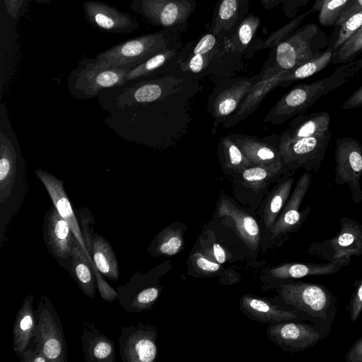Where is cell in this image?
Here are the masks:
<instances>
[{
    "label": "cell",
    "instance_id": "816d5d0a",
    "mask_svg": "<svg viewBox=\"0 0 362 362\" xmlns=\"http://www.w3.org/2000/svg\"><path fill=\"white\" fill-rule=\"evenodd\" d=\"M21 362H48L46 357L36 348H27L20 357Z\"/></svg>",
    "mask_w": 362,
    "mask_h": 362
},
{
    "label": "cell",
    "instance_id": "c3c4849f",
    "mask_svg": "<svg viewBox=\"0 0 362 362\" xmlns=\"http://www.w3.org/2000/svg\"><path fill=\"white\" fill-rule=\"evenodd\" d=\"M28 0H4L6 11L8 16L18 21L25 12Z\"/></svg>",
    "mask_w": 362,
    "mask_h": 362
},
{
    "label": "cell",
    "instance_id": "f546056e",
    "mask_svg": "<svg viewBox=\"0 0 362 362\" xmlns=\"http://www.w3.org/2000/svg\"><path fill=\"white\" fill-rule=\"evenodd\" d=\"M70 259V272L79 289L86 296L93 298L96 288L95 275L91 262L86 253L76 240Z\"/></svg>",
    "mask_w": 362,
    "mask_h": 362
},
{
    "label": "cell",
    "instance_id": "9a60e30c",
    "mask_svg": "<svg viewBox=\"0 0 362 362\" xmlns=\"http://www.w3.org/2000/svg\"><path fill=\"white\" fill-rule=\"evenodd\" d=\"M83 8L88 23L101 32L129 34L139 28L137 20L132 15L106 3L86 0L83 2Z\"/></svg>",
    "mask_w": 362,
    "mask_h": 362
},
{
    "label": "cell",
    "instance_id": "ab89813d",
    "mask_svg": "<svg viewBox=\"0 0 362 362\" xmlns=\"http://www.w3.org/2000/svg\"><path fill=\"white\" fill-rule=\"evenodd\" d=\"M224 167L240 173L245 168L253 165L243 154L235 141L229 138L221 139Z\"/></svg>",
    "mask_w": 362,
    "mask_h": 362
},
{
    "label": "cell",
    "instance_id": "1f68e13d",
    "mask_svg": "<svg viewBox=\"0 0 362 362\" xmlns=\"http://www.w3.org/2000/svg\"><path fill=\"white\" fill-rule=\"evenodd\" d=\"M183 246L182 229L169 226L155 236L147 251L151 257L173 256L178 253Z\"/></svg>",
    "mask_w": 362,
    "mask_h": 362
},
{
    "label": "cell",
    "instance_id": "7bdbcfd3",
    "mask_svg": "<svg viewBox=\"0 0 362 362\" xmlns=\"http://www.w3.org/2000/svg\"><path fill=\"white\" fill-rule=\"evenodd\" d=\"M349 0H322L319 23L323 26H334Z\"/></svg>",
    "mask_w": 362,
    "mask_h": 362
},
{
    "label": "cell",
    "instance_id": "4316f807",
    "mask_svg": "<svg viewBox=\"0 0 362 362\" xmlns=\"http://www.w3.org/2000/svg\"><path fill=\"white\" fill-rule=\"evenodd\" d=\"M350 263L351 262L346 260L328 262L323 264L286 263L272 268L269 270V274L272 277L280 279L330 275L337 273L343 267L348 266Z\"/></svg>",
    "mask_w": 362,
    "mask_h": 362
},
{
    "label": "cell",
    "instance_id": "f907efd6",
    "mask_svg": "<svg viewBox=\"0 0 362 362\" xmlns=\"http://www.w3.org/2000/svg\"><path fill=\"white\" fill-rule=\"evenodd\" d=\"M362 107V86L351 93L341 105V110H346Z\"/></svg>",
    "mask_w": 362,
    "mask_h": 362
},
{
    "label": "cell",
    "instance_id": "f5cc1de1",
    "mask_svg": "<svg viewBox=\"0 0 362 362\" xmlns=\"http://www.w3.org/2000/svg\"><path fill=\"white\" fill-rule=\"evenodd\" d=\"M347 362H362V337L351 347L346 355Z\"/></svg>",
    "mask_w": 362,
    "mask_h": 362
},
{
    "label": "cell",
    "instance_id": "30bf717a",
    "mask_svg": "<svg viewBox=\"0 0 362 362\" xmlns=\"http://www.w3.org/2000/svg\"><path fill=\"white\" fill-rule=\"evenodd\" d=\"M129 69L109 65L94 59H83L73 71L74 87L87 95L124 84Z\"/></svg>",
    "mask_w": 362,
    "mask_h": 362
},
{
    "label": "cell",
    "instance_id": "d6986e66",
    "mask_svg": "<svg viewBox=\"0 0 362 362\" xmlns=\"http://www.w3.org/2000/svg\"><path fill=\"white\" fill-rule=\"evenodd\" d=\"M271 341L284 350L291 352L301 351L315 345L321 334L309 325L296 322H277L267 329Z\"/></svg>",
    "mask_w": 362,
    "mask_h": 362
},
{
    "label": "cell",
    "instance_id": "d590c367",
    "mask_svg": "<svg viewBox=\"0 0 362 362\" xmlns=\"http://www.w3.org/2000/svg\"><path fill=\"white\" fill-rule=\"evenodd\" d=\"M313 13L311 9L293 18L281 28L275 30L266 40L254 39L246 50L245 55L251 56L254 52L262 49L276 47L281 41L286 39L290 34L295 31L300 23L307 16Z\"/></svg>",
    "mask_w": 362,
    "mask_h": 362
},
{
    "label": "cell",
    "instance_id": "e0dca14e",
    "mask_svg": "<svg viewBox=\"0 0 362 362\" xmlns=\"http://www.w3.org/2000/svg\"><path fill=\"white\" fill-rule=\"evenodd\" d=\"M7 115L5 127L1 124L0 136V200L1 205L11 197L17 187L18 173H22L23 163L18 143L8 135Z\"/></svg>",
    "mask_w": 362,
    "mask_h": 362
},
{
    "label": "cell",
    "instance_id": "74e56055",
    "mask_svg": "<svg viewBox=\"0 0 362 362\" xmlns=\"http://www.w3.org/2000/svg\"><path fill=\"white\" fill-rule=\"evenodd\" d=\"M239 173L243 184L255 191L263 189L275 178L286 174L281 169L257 165L246 168Z\"/></svg>",
    "mask_w": 362,
    "mask_h": 362
},
{
    "label": "cell",
    "instance_id": "7c38bea8",
    "mask_svg": "<svg viewBox=\"0 0 362 362\" xmlns=\"http://www.w3.org/2000/svg\"><path fill=\"white\" fill-rule=\"evenodd\" d=\"M155 269L148 272H136L124 284L116 290L118 300L126 313L150 310L157 302L163 286L154 277Z\"/></svg>",
    "mask_w": 362,
    "mask_h": 362
},
{
    "label": "cell",
    "instance_id": "ba28073f",
    "mask_svg": "<svg viewBox=\"0 0 362 362\" xmlns=\"http://www.w3.org/2000/svg\"><path fill=\"white\" fill-rule=\"evenodd\" d=\"M331 139L329 130L290 142H279V150L287 174L298 168L317 172L325 158Z\"/></svg>",
    "mask_w": 362,
    "mask_h": 362
},
{
    "label": "cell",
    "instance_id": "836d02e7",
    "mask_svg": "<svg viewBox=\"0 0 362 362\" xmlns=\"http://www.w3.org/2000/svg\"><path fill=\"white\" fill-rule=\"evenodd\" d=\"M333 54L332 48L328 46L325 50L312 59L293 69L286 71L281 86H287L294 81L303 79L318 73L331 63Z\"/></svg>",
    "mask_w": 362,
    "mask_h": 362
},
{
    "label": "cell",
    "instance_id": "4dcf8cb0",
    "mask_svg": "<svg viewBox=\"0 0 362 362\" xmlns=\"http://www.w3.org/2000/svg\"><path fill=\"white\" fill-rule=\"evenodd\" d=\"M293 180V177L286 175L269 194L263 215L264 223L267 228H272L288 201Z\"/></svg>",
    "mask_w": 362,
    "mask_h": 362
},
{
    "label": "cell",
    "instance_id": "9f6ffc18",
    "mask_svg": "<svg viewBox=\"0 0 362 362\" xmlns=\"http://www.w3.org/2000/svg\"><path fill=\"white\" fill-rule=\"evenodd\" d=\"M309 0H297L298 6H302L306 4Z\"/></svg>",
    "mask_w": 362,
    "mask_h": 362
},
{
    "label": "cell",
    "instance_id": "11a10c76",
    "mask_svg": "<svg viewBox=\"0 0 362 362\" xmlns=\"http://www.w3.org/2000/svg\"><path fill=\"white\" fill-rule=\"evenodd\" d=\"M322 0H315V3L311 8L312 12L320 11L321 5H322Z\"/></svg>",
    "mask_w": 362,
    "mask_h": 362
},
{
    "label": "cell",
    "instance_id": "6da1fadb",
    "mask_svg": "<svg viewBox=\"0 0 362 362\" xmlns=\"http://www.w3.org/2000/svg\"><path fill=\"white\" fill-rule=\"evenodd\" d=\"M243 55L233 49L229 37L209 30L196 41H189L167 63L180 73L193 75L240 66Z\"/></svg>",
    "mask_w": 362,
    "mask_h": 362
},
{
    "label": "cell",
    "instance_id": "ac0fdd59",
    "mask_svg": "<svg viewBox=\"0 0 362 362\" xmlns=\"http://www.w3.org/2000/svg\"><path fill=\"white\" fill-rule=\"evenodd\" d=\"M42 233L47 250L54 257L58 260H66L71 256L77 239L69 223L59 215L54 205L45 216Z\"/></svg>",
    "mask_w": 362,
    "mask_h": 362
},
{
    "label": "cell",
    "instance_id": "2e32d148",
    "mask_svg": "<svg viewBox=\"0 0 362 362\" xmlns=\"http://www.w3.org/2000/svg\"><path fill=\"white\" fill-rule=\"evenodd\" d=\"M81 215V229L86 249L94 264L102 275L111 281H117L119 278L117 259L112 244L103 236L94 233L93 218Z\"/></svg>",
    "mask_w": 362,
    "mask_h": 362
},
{
    "label": "cell",
    "instance_id": "484cf974",
    "mask_svg": "<svg viewBox=\"0 0 362 362\" xmlns=\"http://www.w3.org/2000/svg\"><path fill=\"white\" fill-rule=\"evenodd\" d=\"M33 300V294L26 296L15 317L12 330V344L18 357L21 356L33 338L36 323Z\"/></svg>",
    "mask_w": 362,
    "mask_h": 362
},
{
    "label": "cell",
    "instance_id": "f6af8a7d",
    "mask_svg": "<svg viewBox=\"0 0 362 362\" xmlns=\"http://www.w3.org/2000/svg\"><path fill=\"white\" fill-rule=\"evenodd\" d=\"M190 259L195 270L203 275H212L222 269L220 264L206 258L201 252L192 254Z\"/></svg>",
    "mask_w": 362,
    "mask_h": 362
},
{
    "label": "cell",
    "instance_id": "7402d4cb",
    "mask_svg": "<svg viewBox=\"0 0 362 362\" xmlns=\"http://www.w3.org/2000/svg\"><path fill=\"white\" fill-rule=\"evenodd\" d=\"M250 0H218L209 30L230 37L248 14Z\"/></svg>",
    "mask_w": 362,
    "mask_h": 362
},
{
    "label": "cell",
    "instance_id": "f1b7e54d",
    "mask_svg": "<svg viewBox=\"0 0 362 362\" xmlns=\"http://www.w3.org/2000/svg\"><path fill=\"white\" fill-rule=\"evenodd\" d=\"M233 141L254 165L281 169L288 175L279 148L247 137L236 138Z\"/></svg>",
    "mask_w": 362,
    "mask_h": 362
},
{
    "label": "cell",
    "instance_id": "ffe728a7",
    "mask_svg": "<svg viewBox=\"0 0 362 362\" xmlns=\"http://www.w3.org/2000/svg\"><path fill=\"white\" fill-rule=\"evenodd\" d=\"M35 174L45 187L53 205L59 215L69 223L75 238L90 259L92 267L95 266V264L86 249L81 226L64 191L63 182L47 172L40 169L35 171Z\"/></svg>",
    "mask_w": 362,
    "mask_h": 362
},
{
    "label": "cell",
    "instance_id": "e575fe53",
    "mask_svg": "<svg viewBox=\"0 0 362 362\" xmlns=\"http://www.w3.org/2000/svg\"><path fill=\"white\" fill-rule=\"evenodd\" d=\"M259 24L260 21L257 16L248 13L229 37L233 49L243 56L245 55L246 50L254 40Z\"/></svg>",
    "mask_w": 362,
    "mask_h": 362
},
{
    "label": "cell",
    "instance_id": "52a82bcc",
    "mask_svg": "<svg viewBox=\"0 0 362 362\" xmlns=\"http://www.w3.org/2000/svg\"><path fill=\"white\" fill-rule=\"evenodd\" d=\"M339 223L341 228L335 236L310 243V256L328 262H351L352 256L362 255V225L346 216L340 218Z\"/></svg>",
    "mask_w": 362,
    "mask_h": 362
},
{
    "label": "cell",
    "instance_id": "bcb514c9",
    "mask_svg": "<svg viewBox=\"0 0 362 362\" xmlns=\"http://www.w3.org/2000/svg\"><path fill=\"white\" fill-rule=\"evenodd\" d=\"M353 284L354 289L347 307L352 322L358 318L362 312V279L355 280Z\"/></svg>",
    "mask_w": 362,
    "mask_h": 362
},
{
    "label": "cell",
    "instance_id": "83f0119b",
    "mask_svg": "<svg viewBox=\"0 0 362 362\" xmlns=\"http://www.w3.org/2000/svg\"><path fill=\"white\" fill-rule=\"evenodd\" d=\"M240 308L250 318L264 323L274 324L298 317L292 311L279 309L263 298L250 295L241 297Z\"/></svg>",
    "mask_w": 362,
    "mask_h": 362
},
{
    "label": "cell",
    "instance_id": "44dd1931",
    "mask_svg": "<svg viewBox=\"0 0 362 362\" xmlns=\"http://www.w3.org/2000/svg\"><path fill=\"white\" fill-rule=\"evenodd\" d=\"M286 70L277 71L273 66H267L263 69L260 78L252 84L250 91L240 103L235 114L228 119L231 125L243 119L259 106L265 96L274 88L281 86Z\"/></svg>",
    "mask_w": 362,
    "mask_h": 362
},
{
    "label": "cell",
    "instance_id": "db71d44e",
    "mask_svg": "<svg viewBox=\"0 0 362 362\" xmlns=\"http://www.w3.org/2000/svg\"><path fill=\"white\" fill-rule=\"evenodd\" d=\"M262 6L266 9H272L278 6L281 0H259Z\"/></svg>",
    "mask_w": 362,
    "mask_h": 362
},
{
    "label": "cell",
    "instance_id": "ee69618b",
    "mask_svg": "<svg viewBox=\"0 0 362 362\" xmlns=\"http://www.w3.org/2000/svg\"><path fill=\"white\" fill-rule=\"evenodd\" d=\"M201 252L208 259L220 264L228 259V252L214 238L211 237L202 238Z\"/></svg>",
    "mask_w": 362,
    "mask_h": 362
},
{
    "label": "cell",
    "instance_id": "7a4b0ae2",
    "mask_svg": "<svg viewBox=\"0 0 362 362\" xmlns=\"http://www.w3.org/2000/svg\"><path fill=\"white\" fill-rule=\"evenodd\" d=\"M362 69V59L336 68L329 76L311 83H300L283 95L268 112L264 122L281 124L307 111L320 97L341 86Z\"/></svg>",
    "mask_w": 362,
    "mask_h": 362
},
{
    "label": "cell",
    "instance_id": "4fadbf2b",
    "mask_svg": "<svg viewBox=\"0 0 362 362\" xmlns=\"http://www.w3.org/2000/svg\"><path fill=\"white\" fill-rule=\"evenodd\" d=\"M157 329L139 322L124 326L118 339L123 362H152L157 356Z\"/></svg>",
    "mask_w": 362,
    "mask_h": 362
},
{
    "label": "cell",
    "instance_id": "d4e9b609",
    "mask_svg": "<svg viewBox=\"0 0 362 362\" xmlns=\"http://www.w3.org/2000/svg\"><path fill=\"white\" fill-rule=\"evenodd\" d=\"M329 114L325 111L310 115L300 114L291 121L288 128L282 132L281 142H290L324 133L329 129Z\"/></svg>",
    "mask_w": 362,
    "mask_h": 362
},
{
    "label": "cell",
    "instance_id": "6f0895ef",
    "mask_svg": "<svg viewBox=\"0 0 362 362\" xmlns=\"http://www.w3.org/2000/svg\"><path fill=\"white\" fill-rule=\"evenodd\" d=\"M37 4H45L49 2L51 0H32Z\"/></svg>",
    "mask_w": 362,
    "mask_h": 362
},
{
    "label": "cell",
    "instance_id": "60d3db41",
    "mask_svg": "<svg viewBox=\"0 0 362 362\" xmlns=\"http://www.w3.org/2000/svg\"><path fill=\"white\" fill-rule=\"evenodd\" d=\"M362 26V10L352 14L340 25L335 26L337 33L329 39V47L334 52L338 49Z\"/></svg>",
    "mask_w": 362,
    "mask_h": 362
},
{
    "label": "cell",
    "instance_id": "603a6c76",
    "mask_svg": "<svg viewBox=\"0 0 362 362\" xmlns=\"http://www.w3.org/2000/svg\"><path fill=\"white\" fill-rule=\"evenodd\" d=\"M218 214L220 217H227L233 221L238 235L249 249L255 250L258 248L260 230L252 216L225 198L220 199Z\"/></svg>",
    "mask_w": 362,
    "mask_h": 362
},
{
    "label": "cell",
    "instance_id": "8fae6325",
    "mask_svg": "<svg viewBox=\"0 0 362 362\" xmlns=\"http://www.w3.org/2000/svg\"><path fill=\"white\" fill-rule=\"evenodd\" d=\"M278 293L288 305L313 317L327 318L332 296L324 286L303 281L279 286Z\"/></svg>",
    "mask_w": 362,
    "mask_h": 362
},
{
    "label": "cell",
    "instance_id": "8d00e7d4",
    "mask_svg": "<svg viewBox=\"0 0 362 362\" xmlns=\"http://www.w3.org/2000/svg\"><path fill=\"white\" fill-rule=\"evenodd\" d=\"M183 45L182 42H181L172 48L155 54L143 63L132 68L126 74L127 82L130 80L148 76L163 67L176 55Z\"/></svg>",
    "mask_w": 362,
    "mask_h": 362
},
{
    "label": "cell",
    "instance_id": "cb8c5ba5",
    "mask_svg": "<svg viewBox=\"0 0 362 362\" xmlns=\"http://www.w3.org/2000/svg\"><path fill=\"white\" fill-rule=\"evenodd\" d=\"M81 346L86 362H115L114 341L93 324L84 320L81 334Z\"/></svg>",
    "mask_w": 362,
    "mask_h": 362
},
{
    "label": "cell",
    "instance_id": "5bb4252c",
    "mask_svg": "<svg viewBox=\"0 0 362 362\" xmlns=\"http://www.w3.org/2000/svg\"><path fill=\"white\" fill-rule=\"evenodd\" d=\"M311 182L312 175L308 171L298 178L291 195L270 228L272 239H287L289 235L296 232L305 221L311 211V206H307L302 211H300L299 209Z\"/></svg>",
    "mask_w": 362,
    "mask_h": 362
},
{
    "label": "cell",
    "instance_id": "8992f818",
    "mask_svg": "<svg viewBox=\"0 0 362 362\" xmlns=\"http://www.w3.org/2000/svg\"><path fill=\"white\" fill-rule=\"evenodd\" d=\"M196 8V0H132L130 3V9L148 23L179 35L189 28L188 20Z\"/></svg>",
    "mask_w": 362,
    "mask_h": 362
},
{
    "label": "cell",
    "instance_id": "681fc988",
    "mask_svg": "<svg viewBox=\"0 0 362 362\" xmlns=\"http://www.w3.org/2000/svg\"><path fill=\"white\" fill-rule=\"evenodd\" d=\"M362 10V0H349L334 27L340 25L352 14Z\"/></svg>",
    "mask_w": 362,
    "mask_h": 362
},
{
    "label": "cell",
    "instance_id": "3957f363",
    "mask_svg": "<svg viewBox=\"0 0 362 362\" xmlns=\"http://www.w3.org/2000/svg\"><path fill=\"white\" fill-rule=\"evenodd\" d=\"M181 42L179 34L160 29L113 45L100 52L95 58L109 65L131 69Z\"/></svg>",
    "mask_w": 362,
    "mask_h": 362
},
{
    "label": "cell",
    "instance_id": "5b68a950",
    "mask_svg": "<svg viewBox=\"0 0 362 362\" xmlns=\"http://www.w3.org/2000/svg\"><path fill=\"white\" fill-rule=\"evenodd\" d=\"M33 338L35 348L48 362H67L66 343L61 320L53 304L42 294L35 310Z\"/></svg>",
    "mask_w": 362,
    "mask_h": 362
},
{
    "label": "cell",
    "instance_id": "b9f144b4",
    "mask_svg": "<svg viewBox=\"0 0 362 362\" xmlns=\"http://www.w3.org/2000/svg\"><path fill=\"white\" fill-rule=\"evenodd\" d=\"M362 54V26L338 49L334 52L331 63L346 64Z\"/></svg>",
    "mask_w": 362,
    "mask_h": 362
},
{
    "label": "cell",
    "instance_id": "f35d334b",
    "mask_svg": "<svg viewBox=\"0 0 362 362\" xmlns=\"http://www.w3.org/2000/svg\"><path fill=\"white\" fill-rule=\"evenodd\" d=\"M180 80L173 78H164L144 83L133 89L132 100L136 103H149L160 98L170 87L178 83Z\"/></svg>",
    "mask_w": 362,
    "mask_h": 362
},
{
    "label": "cell",
    "instance_id": "277c9868",
    "mask_svg": "<svg viewBox=\"0 0 362 362\" xmlns=\"http://www.w3.org/2000/svg\"><path fill=\"white\" fill-rule=\"evenodd\" d=\"M329 46L327 35L315 23L296 29L272 49L267 64L278 71H290L317 55Z\"/></svg>",
    "mask_w": 362,
    "mask_h": 362
},
{
    "label": "cell",
    "instance_id": "d6a6232c",
    "mask_svg": "<svg viewBox=\"0 0 362 362\" xmlns=\"http://www.w3.org/2000/svg\"><path fill=\"white\" fill-rule=\"evenodd\" d=\"M252 86L251 81L242 80L222 91L214 101L215 117L216 118L223 117L232 113L242 99L250 91Z\"/></svg>",
    "mask_w": 362,
    "mask_h": 362
},
{
    "label": "cell",
    "instance_id": "7dc6e473",
    "mask_svg": "<svg viewBox=\"0 0 362 362\" xmlns=\"http://www.w3.org/2000/svg\"><path fill=\"white\" fill-rule=\"evenodd\" d=\"M93 273L96 279L97 288L101 298L109 303L118 300V293L117 290L113 288L104 279V276L100 272L97 267L94 268Z\"/></svg>",
    "mask_w": 362,
    "mask_h": 362
},
{
    "label": "cell",
    "instance_id": "9c48e42d",
    "mask_svg": "<svg viewBox=\"0 0 362 362\" xmlns=\"http://www.w3.org/2000/svg\"><path fill=\"white\" fill-rule=\"evenodd\" d=\"M336 167L334 182L347 185L351 199L357 204L362 203V144L351 137H342L336 141L334 151Z\"/></svg>",
    "mask_w": 362,
    "mask_h": 362
}]
</instances>
